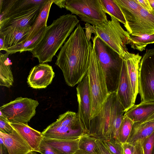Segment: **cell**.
<instances>
[{"instance_id":"cell-1","label":"cell","mask_w":154,"mask_h":154,"mask_svg":"<svg viewBox=\"0 0 154 154\" xmlns=\"http://www.w3.org/2000/svg\"><path fill=\"white\" fill-rule=\"evenodd\" d=\"M92 48L91 42L79 24L60 48L55 63L62 71L68 86L74 87L85 76Z\"/></svg>"},{"instance_id":"cell-2","label":"cell","mask_w":154,"mask_h":154,"mask_svg":"<svg viewBox=\"0 0 154 154\" xmlns=\"http://www.w3.org/2000/svg\"><path fill=\"white\" fill-rule=\"evenodd\" d=\"M79 22L76 16L70 14L54 20L47 26L42 38L31 51L32 57L37 58L40 63L51 62Z\"/></svg>"},{"instance_id":"cell-3","label":"cell","mask_w":154,"mask_h":154,"mask_svg":"<svg viewBox=\"0 0 154 154\" xmlns=\"http://www.w3.org/2000/svg\"><path fill=\"white\" fill-rule=\"evenodd\" d=\"M125 112L116 92L109 93L100 112L91 120L88 135L102 140L113 139L116 122L124 117Z\"/></svg>"},{"instance_id":"cell-4","label":"cell","mask_w":154,"mask_h":154,"mask_svg":"<svg viewBox=\"0 0 154 154\" xmlns=\"http://www.w3.org/2000/svg\"><path fill=\"white\" fill-rule=\"evenodd\" d=\"M93 46L101 67L109 93L116 92L124 58L97 35L93 39Z\"/></svg>"},{"instance_id":"cell-5","label":"cell","mask_w":154,"mask_h":154,"mask_svg":"<svg viewBox=\"0 0 154 154\" xmlns=\"http://www.w3.org/2000/svg\"><path fill=\"white\" fill-rule=\"evenodd\" d=\"M87 73L91 97V121L99 113L109 94L103 72L93 46Z\"/></svg>"},{"instance_id":"cell-6","label":"cell","mask_w":154,"mask_h":154,"mask_svg":"<svg viewBox=\"0 0 154 154\" xmlns=\"http://www.w3.org/2000/svg\"><path fill=\"white\" fill-rule=\"evenodd\" d=\"M42 133L44 137L62 140L77 139L88 134L77 113L71 111L60 115Z\"/></svg>"},{"instance_id":"cell-7","label":"cell","mask_w":154,"mask_h":154,"mask_svg":"<svg viewBox=\"0 0 154 154\" xmlns=\"http://www.w3.org/2000/svg\"><path fill=\"white\" fill-rule=\"evenodd\" d=\"M111 18V20L94 26L96 35L124 58L128 52L126 45L129 44L130 35L123 29L118 20L113 17Z\"/></svg>"},{"instance_id":"cell-8","label":"cell","mask_w":154,"mask_h":154,"mask_svg":"<svg viewBox=\"0 0 154 154\" xmlns=\"http://www.w3.org/2000/svg\"><path fill=\"white\" fill-rule=\"evenodd\" d=\"M64 8L94 26L108 20L101 0H65Z\"/></svg>"},{"instance_id":"cell-9","label":"cell","mask_w":154,"mask_h":154,"mask_svg":"<svg viewBox=\"0 0 154 154\" xmlns=\"http://www.w3.org/2000/svg\"><path fill=\"white\" fill-rule=\"evenodd\" d=\"M38 104L36 100L18 97L1 106L0 112L10 123L27 124L35 115L36 109Z\"/></svg>"},{"instance_id":"cell-10","label":"cell","mask_w":154,"mask_h":154,"mask_svg":"<svg viewBox=\"0 0 154 154\" xmlns=\"http://www.w3.org/2000/svg\"><path fill=\"white\" fill-rule=\"evenodd\" d=\"M138 93L141 101L154 102V48L146 50L141 60Z\"/></svg>"},{"instance_id":"cell-11","label":"cell","mask_w":154,"mask_h":154,"mask_svg":"<svg viewBox=\"0 0 154 154\" xmlns=\"http://www.w3.org/2000/svg\"><path fill=\"white\" fill-rule=\"evenodd\" d=\"M78 103V114L86 132L88 133L91 122V97L87 73L76 88Z\"/></svg>"},{"instance_id":"cell-12","label":"cell","mask_w":154,"mask_h":154,"mask_svg":"<svg viewBox=\"0 0 154 154\" xmlns=\"http://www.w3.org/2000/svg\"><path fill=\"white\" fill-rule=\"evenodd\" d=\"M130 34L140 35L154 34V14L142 7L134 20L125 26Z\"/></svg>"},{"instance_id":"cell-13","label":"cell","mask_w":154,"mask_h":154,"mask_svg":"<svg viewBox=\"0 0 154 154\" xmlns=\"http://www.w3.org/2000/svg\"><path fill=\"white\" fill-rule=\"evenodd\" d=\"M54 76L51 66L46 63H39L31 69L27 82L32 88H45L51 84Z\"/></svg>"},{"instance_id":"cell-14","label":"cell","mask_w":154,"mask_h":154,"mask_svg":"<svg viewBox=\"0 0 154 154\" xmlns=\"http://www.w3.org/2000/svg\"><path fill=\"white\" fill-rule=\"evenodd\" d=\"M45 4L8 16L0 23V30L11 26L22 27L32 26L38 17L41 9Z\"/></svg>"},{"instance_id":"cell-15","label":"cell","mask_w":154,"mask_h":154,"mask_svg":"<svg viewBox=\"0 0 154 154\" xmlns=\"http://www.w3.org/2000/svg\"><path fill=\"white\" fill-rule=\"evenodd\" d=\"M117 98L125 112L134 105V95L129 77L126 63L124 59L122 71L116 92Z\"/></svg>"},{"instance_id":"cell-16","label":"cell","mask_w":154,"mask_h":154,"mask_svg":"<svg viewBox=\"0 0 154 154\" xmlns=\"http://www.w3.org/2000/svg\"><path fill=\"white\" fill-rule=\"evenodd\" d=\"M8 154H27L33 151L30 146L14 129L10 134L0 131Z\"/></svg>"},{"instance_id":"cell-17","label":"cell","mask_w":154,"mask_h":154,"mask_svg":"<svg viewBox=\"0 0 154 154\" xmlns=\"http://www.w3.org/2000/svg\"><path fill=\"white\" fill-rule=\"evenodd\" d=\"M16 130L30 146L33 151L39 152L40 145L44 137L42 132L29 126L28 124L10 123Z\"/></svg>"},{"instance_id":"cell-18","label":"cell","mask_w":154,"mask_h":154,"mask_svg":"<svg viewBox=\"0 0 154 154\" xmlns=\"http://www.w3.org/2000/svg\"><path fill=\"white\" fill-rule=\"evenodd\" d=\"M142 58V56L139 55L138 53L135 54L129 52L125 54L124 57L126 63L135 102L138 93L139 70Z\"/></svg>"},{"instance_id":"cell-19","label":"cell","mask_w":154,"mask_h":154,"mask_svg":"<svg viewBox=\"0 0 154 154\" xmlns=\"http://www.w3.org/2000/svg\"><path fill=\"white\" fill-rule=\"evenodd\" d=\"M154 132V119L144 122H134L131 131L126 141L135 146Z\"/></svg>"},{"instance_id":"cell-20","label":"cell","mask_w":154,"mask_h":154,"mask_svg":"<svg viewBox=\"0 0 154 154\" xmlns=\"http://www.w3.org/2000/svg\"><path fill=\"white\" fill-rule=\"evenodd\" d=\"M154 113V102L141 101L125 111L124 116L133 122H143Z\"/></svg>"},{"instance_id":"cell-21","label":"cell","mask_w":154,"mask_h":154,"mask_svg":"<svg viewBox=\"0 0 154 154\" xmlns=\"http://www.w3.org/2000/svg\"><path fill=\"white\" fill-rule=\"evenodd\" d=\"M31 26L24 27L11 26L0 30L4 36V47L6 49L22 43L29 33Z\"/></svg>"},{"instance_id":"cell-22","label":"cell","mask_w":154,"mask_h":154,"mask_svg":"<svg viewBox=\"0 0 154 154\" xmlns=\"http://www.w3.org/2000/svg\"><path fill=\"white\" fill-rule=\"evenodd\" d=\"M54 0H48L42 7L38 17L34 24L31 26L29 33L22 42L32 39L35 37L43 28L47 27V21L51 7L54 3Z\"/></svg>"},{"instance_id":"cell-23","label":"cell","mask_w":154,"mask_h":154,"mask_svg":"<svg viewBox=\"0 0 154 154\" xmlns=\"http://www.w3.org/2000/svg\"><path fill=\"white\" fill-rule=\"evenodd\" d=\"M10 54L0 53V85L10 88L14 82L11 70L10 60L8 56Z\"/></svg>"},{"instance_id":"cell-24","label":"cell","mask_w":154,"mask_h":154,"mask_svg":"<svg viewBox=\"0 0 154 154\" xmlns=\"http://www.w3.org/2000/svg\"><path fill=\"white\" fill-rule=\"evenodd\" d=\"M79 139L75 140H62L44 137L43 140L49 145L65 154H73L79 149Z\"/></svg>"},{"instance_id":"cell-25","label":"cell","mask_w":154,"mask_h":154,"mask_svg":"<svg viewBox=\"0 0 154 154\" xmlns=\"http://www.w3.org/2000/svg\"><path fill=\"white\" fill-rule=\"evenodd\" d=\"M114 0L122 12L126 24L134 20L142 7L137 0Z\"/></svg>"},{"instance_id":"cell-26","label":"cell","mask_w":154,"mask_h":154,"mask_svg":"<svg viewBox=\"0 0 154 154\" xmlns=\"http://www.w3.org/2000/svg\"><path fill=\"white\" fill-rule=\"evenodd\" d=\"M46 27L43 28L32 39L8 48L6 52H8L10 54H12L18 52L21 53L25 51H32L42 38Z\"/></svg>"},{"instance_id":"cell-27","label":"cell","mask_w":154,"mask_h":154,"mask_svg":"<svg viewBox=\"0 0 154 154\" xmlns=\"http://www.w3.org/2000/svg\"><path fill=\"white\" fill-rule=\"evenodd\" d=\"M48 1V0H15L11 11L6 18L13 14L30 10L44 4Z\"/></svg>"},{"instance_id":"cell-28","label":"cell","mask_w":154,"mask_h":154,"mask_svg":"<svg viewBox=\"0 0 154 154\" xmlns=\"http://www.w3.org/2000/svg\"><path fill=\"white\" fill-rule=\"evenodd\" d=\"M130 37L129 44L132 48L140 51L145 50L148 44L154 43V34L138 36L130 35Z\"/></svg>"},{"instance_id":"cell-29","label":"cell","mask_w":154,"mask_h":154,"mask_svg":"<svg viewBox=\"0 0 154 154\" xmlns=\"http://www.w3.org/2000/svg\"><path fill=\"white\" fill-rule=\"evenodd\" d=\"M106 12L111 17H113L119 22L126 25V21L120 9L114 0H101Z\"/></svg>"},{"instance_id":"cell-30","label":"cell","mask_w":154,"mask_h":154,"mask_svg":"<svg viewBox=\"0 0 154 154\" xmlns=\"http://www.w3.org/2000/svg\"><path fill=\"white\" fill-rule=\"evenodd\" d=\"M96 139L88 134L82 136L79 139V149L90 153H94L97 147Z\"/></svg>"},{"instance_id":"cell-31","label":"cell","mask_w":154,"mask_h":154,"mask_svg":"<svg viewBox=\"0 0 154 154\" xmlns=\"http://www.w3.org/2000/svg\"><path fill=\"white\" fill-rule=\"evenodd\" d=\"M134 122L124 116L118 134V140L122 144L126 142L131 131Z\"/></svg>"},{"instance_id":"cell-32","label":"cell","mask_w":154,"mask_h":154,"mask_svg":"<svg viewBox=\"0 0 154 154\" xmlns=\"http://www.w3.org/2000/svg\"><path fill=\"white\" fill-rule=\"evenodd\" d=\"M111 154H124L122 144L114 139L101 140Z\"/></svg>"},{"instance_id":"cell-33","label":"cell","mask_w":154,"mask_h":154,"mask_svg":"<svg viewBox=\"0 0 154 154\" xmlns=\"http://www.w3.org/2000/svg\"><path fill=\"white\" fill-rule=\"evenodd\" d=\"M15 1V0H0V23L6 18Z\"/></svg>"},{"instance_id":"cell-34","label":"cell","mask_w":154,"mask_h":154,"mask_svg":"<svg viewBox=\"0 0 154 154\" xmlns=\"http://www.w3.org/2000/svg\"><path fill=\"white\" fill-rule=\"evenodd\" d=\"M144 154H152L154 148V132L142 142Z\"/></svg>"},{"instance_id":"cell-35","label":"cell","mask_w":154,"mask_h":154,"mask_svg":"<svg viewBox=\"0 0 154 154\" xmlns=\"http://www.w3.org/2000/svg\"><path fill=\"white\" fill-rule=\"evenodd\" d=\"M39 152L41 154H65L47 144L43 139L40 145Z\"/></svg>"},{"instance_id":"cell-36","label":"cell","mask_w":154,"mask_h":154,"mask_svg":"<svg viewBox=\"0 0 154 154\" xmlns=\"http://www.w3.org/2000/svg\"><path fill=\"white\" fill-rule=\"evenodd\" d=\"M14 130L8 120L0 112V131L4 133L10 134L12 133Z\"/></svg>"},{"instance_id":"cell-37","label":"cell","mask_w":154,"mask_h":154,"mask_svg":"<svg viewBox=\"0 0 154 154\" xmlns=\"http://www.w3.org/2000/svg\"><path fill=\"white\" fill-rule=\"evenodd\" d=\"M96 141L97 147L95 150L94 154H111L101 140L97 139Z\"/></svg>"},{"instance_id":"cell-38","label":"cell","mask_w":154,"mask_h":154,"mask_svg":"<svg viewBox=\"0 0 154 154\" xmlns=\"http://www.w3.org/2000/svg\"><path fill=\"white\" fill-rule=\"evenodd\" d=\"M124 154H133L135 149V146L126 142L122 144Z\"/></svg>"},{"instance_id":"cell-39","label":"cell","mask_w":154,"mask_h":154,"mask_svg":"<svg viewBox=\"0 0 154 154\" xmlns=\"http://www.w3.org/2000/svg\"><path fill=\"white\" fill-rule=\"evenodd\" d=\"M139 3L144 8L150 13H152L153 8L148 0H137Z\"/></svg>"},{"instance_id":"cell-40","label":"cell","mask_w":154,"mask_h":154,"mask_svg":"<svg viewBox=\"0 0 154 154\" xmlns=\"http://www.w3.org/2000/svg\"><path fill=\"white\" fill-rule=\"evenodd\" d=\"M0 154H8L2 136L0 134Z\"/></svg>"},{"instance_id":"cell-41","label":"cell","mask_w":154,"mask_h":154,"mask_svg":"<svg viewBox=\"0 0 154 154\" xmlns=\"http://www.w3.org/2000/svg\"><path fill=\"white\" fill-rule=\"evenodd\" d=\"M133 154H144L141 142L138 143L135 146V149Z\"/></svg>"},{"instance_id":"cell-42","label":"cell","mask_w":154,"mask_h":154,"mask_svg":"<svg viewBox=\"0 0 154 154\" xmlns=\"http://www.w3.org/2000/svg\"><path fill=\"white\" fill-rule=\"evenodd\" d=\"M4 36L3 34L0 32V51L4 50L6 51L4 47Z\"/></svg>"},{"instance_id":"cell-43","label":"cell","mask_w":154,"mask_h":154,"mask_svg":"<svg viewBox=\"0 0 154 154\" xmlns=\"http://www.w3.org/2000/svg\"><path fill=\"white\" fill-rule=\"evenodd\" d=\"M54 3L61 8H64L65 0H54Z\"/></svg>"},{"instance_id":"cell-44","label":"cell","mask_w":154,"mask_h":154,"mask_svg":"<svg viewBox=\"0 0 154 154\" xmlns=\"http://www.w3.org/2000/svg\"><path fill=\"white\" fill-rule=\"evenodd\" d=\"M73 154H94L87 152L81 149H78Z\"/></svg>"},{"instance_id":"cell-45","label":"cell","mask_w":154,"mask_h":154,"mask_svg":"<svg viewBox=\"0 0 154 154\" xmlns=\"http://www.w3.org/2000/svg\"><path fill=\"white\" fill-rule=\"evenodd\" d=\"M154 119V113L152 115H151V116H149L145 121H144V122L149 121H150V120H153Z\"/></svg>"},{"instance_id":"cell-46","label":"cell","mask_w":154,"mask_h":154,"mask_svg":"<svg viewBox=\"0 0 154 154\" xmlns=\"http://www.w3.org/2000/svg\"><path fill=\"white\" fill-rule=\"evenodd\" d=\"M149 1L152 8H154V0H149Z\"/></svg>"},{"instance_id":"cell-47","label":"cell","mask_w":154,"mask_h":154,"mask_svg":"<svg viewBox=\"0 0 154 154\" xmlns=\"http://www.w3.org/2000/svg\"><path fill=\"white\" fill-rule=\"evenodd\" d=\"M32 154H38L35 151H32Z\"/></svg>"},{"instance_id":"cell-48","label":"cell","mask_w":154,"mask_h":154,"mask_svg":"<svg viewBox=\"0 0 154 154\" xmlns=\"http://www.w3.org/2000/svg\"><path fill=\"white\" fill-rule=\"evenodd\" d=\"M32 152H29L27 153V154H32Z\"/></svg>"},{"instance_id":"cell-49","label":"cell","mask_w":154,"mask_h":154,"mask_svg":"<svg viewBox=\"0 0 154 154\" xmlns=\"http://www.w3.org/2000/svg\"><path fill=\"white\" fill-rule=\"evenodd\" d=\"M152 12L154 14V8H153Z\"/></svg>"},{"instance_id":"cell-50","label":"cell","mask_w":154,"mask_h":154,"mask_svg":"<svg viewBox=\"0 0 154 154\" xmlns=\"http://www.w3.org/2000/svg\"><path fill=\"white\" fill-rule=\"evenodd\" d=\"M152 154H154V149H153V151Z\"/></svg>"}]
</instances>
